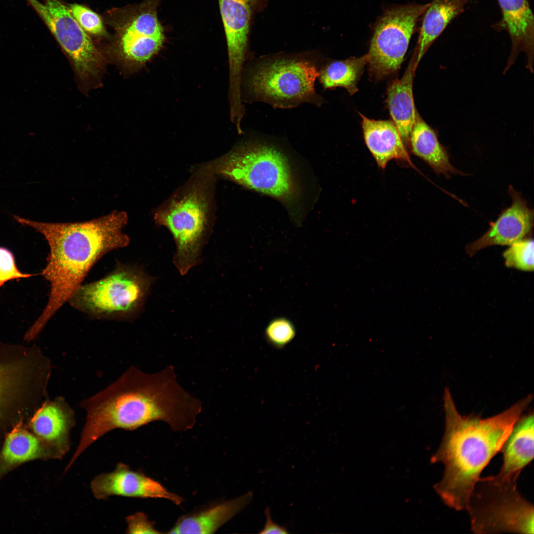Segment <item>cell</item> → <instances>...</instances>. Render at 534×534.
Wrapping results in <instances>:
<instances>
[{
	"instance_id": "6da1fadb",
	"label": "cell",
	"mask_w": 534,
	"mask_h": 534,
	"mask_svg": "<svg viewBox=\"0 0 534 534\" xmlns=\"http://www.w3.org/2000/svg\"><path fill=\"white\" fill-rule=\"evenodd\" d=\"M174 368L152 374L132 366L103 390L84 400L86 419L77 449L66 468L108 432L134 430L156 421L175 431L192 429L202 411L201 402L178 384Z\"/></svg>"
},
{
	"instance_id": "7a4b0ae2",
	"label": "cell",
	"mask_w": 534,
	"mask_h": 534,
	"mask_svg": "<svg viewBox=\"0 0 534 534\" xmlns=\"http://www.w3.org/2000/svg\"><path fill=\"white\" fill-rule=\"evenodd\" d=\"M20 224L44 235L49 247L46 264L40 273L48 281L47 303L26 333L33 340L61 307L68 302L95 264L108 253L128 246L123 232L128 222L124 211L114 210L91 220L74 222H44L14 215Z\"/></svg>"
},
{
	"instance_id": "3957f363",
	"label": "cell",
	"mask_w": 534,
	"mask_h": 534,
	"mask_svg": "<svg viewBox=\"0 0 534 534\" xmlns=\"http://www.w3.org/2000/svg\"><path fill=\"white\" fill-rule=\"evenodd\" d=\"M531 395L492 417L462 416L450 391L444 394L445 432L432 463L444 466L443 477L434 488L444 502L456 510H466L470 497L484 468L501 449Z\"/></svg>"
},
{
	"instance_id": "277c9868",
	"label": "cell",
	"mask_w": 534,
	"mask_h": 534,
	"mask_svg": "<svg viewBox=\"0 0 534 534\" xmlns=\"http://www.w3.org/2000/svg\"><path fill=\"white\" fill-rule=\"evenodd\" d=\"M316 51L277 53L254 60L243 71L241 89L248 102L287 109L308 103L320 106L323 98L314 84L320 69Z\"/></svg>"
},
{
	"instance_id": "5b68a950",
	"label": "cell",
	"mask_w": 534,
	"mask_h": 534,
	"mask_svg": "<svg viewBox=\"0 0 534 534\" xmlns=\"http://www.w3.org/2000/svg\"><path fill=\"white\" fill-rule=\"evenodd\" d=\"M218 174L248 188L281 201L292 199L296 186L285 155L258 140L240 144L211 166Z\"/></svg>"
},
{
	"instance_id": "8992f818",
	"label": "cell",
	"mask_w": 534,
	"mask_h": 534,
	"mask_svg": "<svg viewBox=\"0 0 534 534\" xmlns=\"http://www.w3.org/2000/svg\"><path fill=\"white\" fill-rule=\"evenodd\" d=\"M150 285L141 269L118 264L103 278L82 284L68 302L93 318L130 319L141 308Z\"/></svg>"
},
{
	"instance_id": "52a82bcc",
	"label": "cell",
	"mask_w": 534,
	"mask_h": 534,
	"mask_svg": "<svg viewBox=\"0 0 534 534\" xmlns=\"http://www.w3.org/2000/svg\"><path fill=\"white\" fill-rule=\"evenodd\" d=\"M161 1L143 0L104 13V23L113 32L111 48L126 63L141 66L163 47L166 37L157 14Z\"/></svg>"
},
{
	"instance_id": "ba28073f",
	"label": "cell",
	"mask_w": 534,
	"mask_h": 534,
	"mask_svg": "<svg viewBox=\"0 0 534 534\" xmlns=\"http://www.w3.org/2000/svg\"><path fill=\"white\" fill-rule=\"evenodd\" d=\"M471 530L477 534H534V507L519 493L517 484L479 479L466 510Z\"/></svg>"
},
{
	"instance_id": "9c48e42d",
	"label": "cell",
	"mask_w": 534,
	"mask_h": 534,
	"mask_svg": "<svg viewBox=\"0 0 534 534\" xmlns=\"http://www.w3.org/2000/svg\"><path fill=\"white\" fill-rule=\"evenodd\" d=\"M208 211L206 190L195 185L155 214V221L166 226L174 237L177 246L174 263L181 275L186 274L199 261Z\"/></svg>"
},
{
	"instance_id": "30bf717a",
	"label": "cell",
	"mask_w": 534,
	"mask_h": 534,
	"mask_svg": "<svg viewBox=\"0 0 534 534\" xmlns=\"http://www.w3.org/2000/svg\"><path fill=\"white\" fill-rule=\"evenodd\" d=\"M429 3L388 8L376 22L366 54L371 74L381 79L400 68L420 16Z\"/></svg>"
},
{
	"instance_id": "8fae6325",
	"label": "cell",
	"mask_w": 534,
	"mask_h": 534,
	"mask_svg": "<svg viewBox=\"0 0 534 534\" xmlns=\"http://www.w3.org/2000/svg\"><path fill=\"white\" fill-rule=\"evenodd\" d=\"M25 0L71 59L79 75L83 78L95 75L102 61L101 55L67 5L60 0Z\"/></svg>"
},
{
	"instance_id": "7c38bea8",
	"label": "cell",
	"mask_w": 534,
	"mask_h": 534,
	"mask_svg": "<svg viewBox=\"0 0 534 534\" xmlns=\"http://www.w3.org/2000/svg\"><path fill=\"white\" fill-rule=\"evenodd\" d=\"M224 29L229 65L228 95L241 94L245 62L249 56V37L256 14L265 0H218Z\"/></svg>"
},
{
	"instance_id": "4fadbf2b",
	"label": "cell",
	"mask_w": 534,
	"mask_h": 534,
	"mask_svg": "<svg viewBox=\"0 0 534 534\" xmlns=\"http://www.w3.org/2000/svg\"><path fill=\"white\" fill-rule=\"evenodd\" d=\"M90 487L93 495L98 500L115 495L163 498L177 505L183 501L181 496L169 491L158 482L122 463H119L113 471L95 476Z\"/></svg>"
},
{
	"instance_id": "5bb4252c",
	"label": "cell",
	"mask_w": 534,
	"mask_h": 534,
	"mask_svg": "<svg viewBox=\"0 0 534 534\" xmlns=\"http://www.w3.org/2000/svg\"><path fill=\"white\" fill-rule=\"evenodd\" d=\"M512 199L510 206L504 210L488 230L465 248L472 256L479 250L492 245H511L524 239L532 229L534 212L521 194L510 185L508 189Z\"/></svg>"
},
{
	"instance_id": "9a60e30c",
	"label": "cell",
	"mask_w": 534,
	"mask_h": 534,
	"mask_svg": "<svg viewBox=\"0 0 534 534\" xmlns=\"http://www.w3.org/2000/svg\"><path fill=\"white\" fill-rule=\"evenodd\" d=\"M75 413L63 397L44 401L29 422L32 432L62 458L70 448V434Z\"/></svg>"
},
{
	"instance_id": "2e32d148",
	"label": "cell",
	"mask_w": 534,
	"mask_h": 534,
	"mask_svg": "<svg viewBox=\"0 0 534 534\" xmlns=\"http://www.w3.org/2000/svg\"><path fill=\"white\" fill-rule=\"evenodd\" d=\"M500 8L502 27L508 32L511 49L505 71L518 55L527 56V68L533 72L534 52V18L528 0H497Z\"/></svg>"
},
{
	"instance_id": "e0dca14e",
	"label": "cell",
	"mask_w": 534,
	"mask_h": 534,
	"mask_svg": "<svg viewBox=\"0 0 534 534\" xmlns=\"http://www.w3.org/2000/svg\"><path fill=\"white\" fill-rule=\"evenodd\" d=\"M534 415L521 417L501 450L503 464L499 473L487 477L498 484H516L521 472L534 458Z\"/></svg>"
},
{
	"instance_id": "ac0fdd59",
	"label": "cell",
	"mask_w": 534,
	"mask_h": 534,
	"mask_svg": "<svg viewBox=\"0 0 534 534\" xmlns=\"http://www.w3.org/2000/svg\"><path fill=\"white\" fill-rule=\"evenodd\" d=\"M41 459L60 458L52 448L24 427L21 419L7 433L0 450V479L24 463Z\"/></svg>"
},
{
	"instance_id": "d6986e66",
	"label": "cell",
	"mask_w": 534,
	"mask_h": 534,
	"mask_svg": "<svg viewBox=\"0 0 534 534\" xmlns=\"http://www.w3.org/2000/svg\"><path fill=\"white\" fill-rule=\"evenodd\" d=\"M360 116L365 143L379 168L384 169L393 159L412 165L407 146L393 121L375 120L361 114Z\"/></svg>"
},
{
	"instance_id": "ffe728a7",
	"label": "cell",
	"mask_w": 534,
	"mask_h": 534,
	"mask_svg": "<svg viewBox=\"0 0 534 534\" xmlns=\"http://www.w3.org/2000/svg\"><path fill=\"white\" fill-rule=\"evenodd\" d=\"M251 491L181 516L168 533L213 534L251 501Z\"/></svg>"
},
{
	"instance_id": "44dd1931",
	"label": "cell",
	"mask_w": 534,
	"mask_h": 534,
	"mask_svg": "<svg viewBox=\"0 0 534 534\" xmlns=\"http://www.w3.org/2000/svg\"><path fill=\"white\" fill-rule=\"evenodd\" d=\"M417 66L416 58L412 54L402 78L393 81L387 89V104L392 121L407 146H409L417 112L414 102L413 82Z\"/></svg>"
},
{
	"instance_id": "7402d4cb",
	"label": "cell",
	"mask_w": 534,
	"mask_h": 534,
	"mask_svg": "<svg viewBox=\"0 0 534 534\" xmlns=\"http://www.w3.org/2000/svg\"><path fill=\"white\" fill-rule=\"evenodd\" d=\"M411 152L426 163L437 174L446 178L461 172L451 164L446 148L440 142L434 130L417 111L409 138Z\"/></svg>"
},
{
	"instance_id": "603a6c76",
	"label": "cell",
	"mask_w": 534,
	"mask_h": 534,
	"mask_svg": "<svg viewBox=\"0 0 534 534\" xmlns=\"http://www.w3.org/2000/svg\"><path fill=\"white\" fill-rule=\"evenodd\" d=\"M468 0H433L424 13L413 54L416 64L448 24L462 13Z\"/></svg>"
},
{
	"instance_id": "cb8c5ba5",
	"label": "cell",
	"mask_w": 534,
	"mask_h": 534,
	"mask_svg": "<svg viewBox=\"0 0 534 534\" xmlns=\"http://www.w3.org/2000/svg\"><path fill=\"white\" fill-rule=\"evenodd\" d=\"M367 63L366 54L332 61L321 66L317 78L324 89L343 87L352 95L358 90L357 85Z\"/></svg>"
},
{
	"instance_id": "d4e9b609",
	"label": "cell",
	"mask_w": 534,
	"mask_h": 534,
	"mask_svg": "<svg viewBox=\"0 0 534 534\" xmlns=\"http://www.w3.org/2000/svg\"><path fill=\"white\" fill-rule=\"evenodd\" d=\"M76 21L90 37H107L102 18L89 8L77 3L67 5Z\"/></svg>"
},
{
	"instance_id": "484cf974",
	"label": "cell",
	"mask_w": 534,
	"mask_h": 534,
	"mask_svg": "<svg viewBox=\"0 0 534 534\" xmlns=\"http://www.w3.org/2000/svg\"><path fill=\"white\" fill-rule=\"evenodd\" d=\"M503 254L508 267L525 271L534 270V241L524 238L510 245Z\"/></svg>"
},
{
	"instance_id": "4316f807",
	"label": "cell",
	"mask_w": 534,
	"mask_h": 534,
	"mask_svg": "<svg viewBox=\"0 0 534 534\" xmlns=\"http://www.w3.org/2000/svg\"><path fill=\"white\" fill-rule=\"evenodd\" d=\"M296 334V329L293 323L282 316L271 320L265 330L266 340L276 349L285 347L294 339Z\"/></svg>"
},
{
	"instance_id": "83f0119b",
	"label": "cell",
	"mask_w": 534,
	"mask_h": 534,
	"mask_svg": "<svg viewBox=\"0 0 534 534\" xmlns=\"http://www.w3.org/2000/svg\"><path fill=\"white\" fill-rule=\"evenodd\" d=\"M37 275L21 272L17 266L13 254L8 249L0 247V287L9 281Z\"/></svg>"
},
{
	"instance_id": "f1b7e54d",
	"label": "cell",
	"mask_w": 534,
	"mask_h": 534,
	"mask_svg": "<svg viewBox=\"0 0 534 534\" xmlns=\"http://www.w3.org/2000/svg\"><path fill=\"white\" fill-rule=\"evenodd\" d=\"M127 534H159L155 528L154 523L150 521L143 512H137L126 519Z\"/></svg>"
},
{
	"instance_id": "f546056e",
	"label": "cell",
	"mask_w": 534,
	"mask_h": 534,
	"mask_svg": "<svg viewBox=\"0 0 534 534\" xmlns=\"http://www.w3.org/2000/svg\"><path fill=\"white\" fill-rule=\"evenodd\" d=\"M266 518V523L264 528L259 533L261 534H287L288 532L284 526H280L274 522L271 518L270 511L268 507L265 510Z\"/></svg>"
}]
</instances>
